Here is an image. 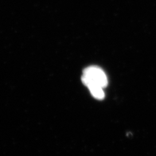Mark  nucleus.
<instances>
[{"label": "nucleus", "instance_id": "2", "mask_svg": "<svg viewBox=\"0 0 156 156\" xmlns=\"http://www.w3.org/2000/svg\"><path fill=\"white\" fill-rule=\"evenodd\" d=\"M89 90L92 96L98 100H102L105 97L104 88L100 87H92L89 88Z\"/></svg>", "mask_w": 156, "mask_h": 156}, {"label": "nucleus", "instance_id": "1", "mask_svg": "<svg viewBox=\"0 0 156 156\" xmlns=\"http://www.w3.org/2000/svg\"><path fill=\"white\" fill-rule=\"evenodd\" d=\"M81 80L88 89L92 87H100L104 89L108 83L104 71L101 68L95 66L85 68Z\"/></svg>", "mask_w": 156, "mask_h": 156}]
</instances>
